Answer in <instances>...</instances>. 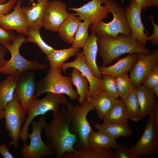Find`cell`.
<instances>
[{
  "mask_svg": "<svg viewBox=\"0 0 158 158\" xmlns=\"http://www.w3.org/2000/svg\"><path fill=\"white\" fill-rule=\"evenodd\" d=\"M53 116L44 128V134L56 158H61L65 153L77 150L74 145L78 143L77 135L70 131L71 120L65 108L60 109Z\"/></svg>",
  "mask_w": 158,
  "mask_h": 158,
  "instance_id": "obj_1",
  "label": "cell"
},
{
  "mask_svg": "<svg viewBox=\"0 0 158 158\" xmlns=\"http://www.w3.org/2000/svg\"><path fill=\"white\" fill-rule=\"evenodd\" d=\"M98 50L102 60V66L110 65L121 55L126 53H141L150 54L151 51L140 44L134 38L124 34L116 38L96 35Z\"/></svg>",
  "mask_w": 158,
  "mask_h": 158,
  "instance_id": "obj_2",
  "label": "cell"
},
{
  "mask_svg": "<svg viewBox=\"0 0 158 158\" xmlns=\"http://www.w3.org/2000/svg\"><path fill=\"white\" fill-rule=\"evenodd\" d=\"M25 35H16L12 43L4 46L10 52L11 57L6 60L4 66L0 68V73L18 77L22 74L30 70H42L47 65L37 60L29 61L25 59L20 54L19 49L24 43Z\"/></svg>",
  "mask_w": 158,
  "mask_h": 158,
  "instance_id": "obj_3",
  "label": "cell"
},
{
  "mask_svg": "<svg viewBox=\"0 0 158 158\" xmlns=\"http://www.w3.org/2000/svg\"><path fill=\"white\" fill-rule=\"evenodd\" d=\"M109 7L113 16V20L106 23L99 22L91 28L96 35H105L116 38L120 34L131 36L132 33L126 16L124 9L115 0H104L103 3Z\"/></svg>",
  "mask_w": 158,
  "mask_h": 158,
  "instance_id": "obj_4",
  "label": "cell"
},
{
  "mask_svg": "<svg viewBox=\"0 0 158 158\" xmlns=\"http://www.w3.org/2000/svg\"><path fill=\"white\" fill-rule=\"evenodd\" d=\"M65 105L66 110L71 120L70 125L72 130L79 138V142L75 148L79 150L89 147L87 138L93 130L87 116L90 111L94 109V107L87 99L80 106H74L69 102Z\"/></svg>",
  "mask_w": 158,
  "mask_h": 158,
  "instance_id": "obj_5",
  "label": "cell"
},
{
  "mask_svg": "<svg viewBox=\"0 0 158 158\" xmlns=\"http://www.w3.org/2000/svg\"><path fill=\"white\" fill-rule=\"evenodd\" d=\"M61 68H50L47 75L36 85L35 98L45 92L66 94L71 100H77L79 96L74 89L71 77L61 74Z\"/></svg>",
  "mask_w": 158,
  "mask_h": 158,
  "instance_id": "obj_6",
  "label": "cell"
},
{
  "mask_svg": "<svg viewBox=\"0 0 158 158\" xmlns=\"http://www.w3.org/2000/svg\"><path fill=\"white\" fill-rule=\"evenodd\" d=\"M68 102L63 94L47 92L46 95L41 99L35 98L31 103L20 136V138L24 142L26 141L29 133L28 128L31 121L39 115H44L49 111L53 113L54 116L58 112L61 105H66Z\"/></svg>",
  "mask_w": 158,
  "mask_h": 158,
  "instance_id": "obj_7",
  "label": "cell"
},
{
  "mask_svg": "<svg viewBox=\"0 0 158 158\" xmlns=\"http://www.w3.org/2000/svg\"><path fill=\"white\" fill-rule=\"evenodd\" d=\"M30 123L32 131L28 136L30 144L28 145L26 141L24 142L22 155L25 158H42L54 155L51 146L46 145L41 137L42 130L47 124L45 115H41L37 121L34 118Z\"/></svg>",
  "mask_w": 158,
  "mask_h": 158,
  "instance_id": "obj_8",
  "label": "cell"
},
{
  "mask_svg": "<svg viewBox=\"0 0 158 158\" xmlns=\"http://www.w3.org/2000/svg\"><path fill=\"white\" fill-rule=\"evenodd\" d=\"M4 111L5 128L12 139L10 145H12L16 148L21 132L22 125L27 118L21 109L18 99L14 94L12 99L6 104Z\"/></svg>",
  "mask_w": 158,
  "mask_h": 158,
  "instance_id": "obj_9",
  "label": "cell"
},
{
  "mask_svg": "<svg viewBox=\"0 0 158 158\" xmlns=\"http://www.w3.org/2000/svg\"><path fill=\"white\" fill-rule=\"evenodd\" d=\"M36 71H27L18 77L14 93L19 100L22 111L25 114L28 115L30 105L36 98Z\"/></svg>",
  "mask_w": 158,
  "mask_h": 158,
  "instance_id": "obj_10",
  "label": "cell"
},
{
  "mask_svg": "<svg viewBox=\"0 0 158 158\" xmlns=\"http://www.w3.org/2000/svg\"><path fill=\"white\" fill-rule=\"evenodd\" d=\"M136 158L158 154V135L155 133L152 120L147 119L143 133L139 140L129 148Z\"/></svg>",
  "mask_w": 158,
  "mask_h": 158,
  "instance_id": "obj_11",
  "label": "cell"
},
{
  "mask_svg": "<svg viewBox=\"0 0 158 158\" xmlns=\"http://www.w3.org/2000/svg\"><path fill=\"white\" fill-rule=\"evenodd\" d=\"M142 9L141 5L135 0H131L129 6L124 9L126 19L130 28L131 37L140 44L146 47L148 36L142 23L141 14Z\"/></svg>",
  "mask_w": 158,
  "mask_h": 158,
  "instance_id": "obj_12",
  "label": "cell"
},
{
  "mask_svg": "<svg viewBox=\"0 0 158 158\" xmlns=\"http://www.w3.org/2000/svg\"><path fill=\"white\" fill-rule=\"evenodd\" d=\"M104 0H91L80 7L68 8L70 10L75 12L81 20L91 22V28L95 26L99 22L107 18L111 13L109 7L102 6Z\"/></svg>",
  "mask_w": 158,
  "mask_h": 158,
  "instance_id": "obj_13",
  "label": "cell"
},
{
  "mask_svg": "<svg viewBox=\"0 0 158 158\" xmlns=\"http://www.w3.org/2000/svg\"><path fill=\"white\" fill-rule=\"evenodd\" d=\"M138 59L130 71V79L137 89L147 74L158 65V50L150 54L137 53Z\"/></svg>",
  "mask_w": 158,
  "mask_h": 158,
  "instance_id": "obj_14",
  "label": "cell"
},
{
  "mask_svg": "<svg viewBox=\"0 0 158 158\" xmlns=\"http://www.w3.org/2000/svg\"><path fill=\"white\" fill-rule=\"evenodd\" d=\"M71 13L66 11L65 3L57 0L49 1L44 13L43 27L45 30L57 32Z\"/></svg>",
  "mask_w": 158,
  "mask_h": 158,
  "instance_id": "obj_15",
  "label": "cell"
},
{
  "mask_svg": "<svg viewBox=\"0 0 158 158\" xmlns=\"http://www.w3.org/2000/svg\"><path fill=\"white\" fill-rule=\"evenodd\" d=\"M70 68L78 69L82 75L88 80L89 90L87 98L102 91L101 87L102 79L97 77L92 72L85 61L83 51L78 54L74 61L65 63L61 69L62 71L66 74V70Z\"/></svg>",
  "mask_w": 158,
  "mask_h": 158,
  "instance_id": "obj_16",
  "label": "cell"
},
{
  "mask_svg": "<svg viewBox=\"0 0 158 158\" xmlns=\"http://www.w3.org/2000/svg\"><path fill=\"white\" fill-rule=\"evenodd\" d=\"M22 3L21 0H17L12 12L0 16V27L6 30H15L19 34L27 36L29 28L21 10Z\"/></svg>",
  "mask_w": 158,
  "mask_h": 158,
  "instance_id": "obj_17",
  "label": "cell"
},
{
  "mask_svg": "<svg viewBox=\"0 0 158 158\" xmlns=\"http://www.w3.org/2000/svg\"><path fill=\"white\" fill-rule=\"evenodd\" d=\"M49 0H37L31 6H22L21 10L27 19L29 28L40 30L43 27L45 10Z\"/></svg>",
  "mask_w": 158,
  "mask_h": 158,
  "instance_id": "obj_18",
  "label": "cell"
},
{
  "mask_svg": "<svg viewBox=\"0 0 158 158\" xmlns=\"http://www.w3.org/2000/svg\"><path fill=\"white\" fill-rule=\"evenodd\" d=\"M138 59L137 53L129 54L125 57L118 59L114 64L98 67L102 75H107L114 77L128 73L131 69Z\"/></svg>",
  "mask_w": 158,
  "mask_h": 158,
  "instance_id": "obj_19",
  "label": "cell"
},
{
  "mask_svg": "<svg viewBox=\"0 0 158 158\" xmlns=\"http://www.w3.org/2000/svg\"><path fill=\"white\" fill-rule=\"evenodd\" d=\"M86 42L83 47V52L85 61L90 70L97 77L102 79L97 66L96 59L98 52L97 38L95 32L92 31Z\"/></svg>",
  "mask_w": 158,
  "mask_h": 158,
  "instance_id": "obj_20",
  "label": "cell"
},
{
  "mask_svg": "<svg viewBox=\"0 0 158 158\" xmlns=\"http://www.w3.org/2000/svg\"><path fill=\"white\" fill-rule=\"evenodd\" d=\"M94 127L98 131L103 132L114 139L121 137H128L133 132L128 122L124 123H97Z\"/></svg>",
  "mask_w": 158,
  "mask_h": 158,
  "instance_id": "obj_21",
  "label": "cell"
},
{
  "mask_svg": "<svg viewBox=\"0 0 158 158\" xmlns=\"http://www.w3.org/2000/svg\"><path fill=\"white\" fill-rule=\"evenodd\" d=\"M86 99L96 111L98 118L103 120L111 109L117 99L102 91Z\"/></svg>",
  "mask_w": 158,
  "mask_h": 158,
  "instance_id": "obj_22",
  "label": "cell"
},
{
  "mask_svg": "<svg viewBox=\"0 0 158 158\" xmlns=\"http://www.w3.org/2000/svg\"><path fill=\"white\" fill-rule=\"evenodd\" d=\"M137 97L140 107L142 119L147 115L150 116L151 112L156 103V97L152 89L143 85L137 89Z\"/></svg>",
  "mask_w": 158,
  "mask_h": 158,
  "instance_id": "obj_23",
  "label": "cell"
},
{
  "mask_svg": "<svg viewBox=\"0 0 158 158\" xmlns=\"http://www.w3.org/2000/svg\"><path fill=\"white\" fill-rule=\"evenodd\" d=\"M63 158H115L114 152L110 149L96 147H89L75 152L65 153Z\"/></svg>",
  "mask_w": 158,
  "mask_h": 158,
  "instance_id": "obj_24",
  "label": "cell"
},
{
  "mask_svg": "<svg viewBox=\"0 0 158 158\" xmlns=\"http://www.w3.org/2000/svg\"><path fill=\"white\" fill-rule=\"evenodd\" d=\"M80 51V48H75L72 46L69 48L63 49H54L46 55V59L49 62L50 68H61L67 60L71 57L76 56Z\"/></svg>",
  "mask_w": 158,
  "mask_h": 158,
  "instance_id": "obj_25",
  "label": "cell"
},
{
  "mask_svg": "<svg viewBox=\"0 0 158 158\" xmlns=\"http://www.w3.org/2000/svg\"><path fill=\"white\" fill-rule=\"evenodd\" d=\"M75 13H72L60 26L58 32L61 38L64 42L72 44L81 20L76 16Z\"/></svg>",
  "mask_w": 158,
  "mask_h": 158,
  "instance_id": "obj_26",
  "label": "cell"
},
{
  "mask_svg": "<svg viewBox=\"0 0 158 158\" xmlns=\"http://www.w3.org/2000/svg\"><path fill=\"white\" fill-rule=\"evenodd\" d=\"M70 75L72 84L75 86L76 91L79 97L78 102L81 105L88 97L89 90V82L76 68H73Z\"/></svg>",
  "mask_w": 158,
  "mask_h": 158,
  "instance_id": "obj_27",
  "label": "cell"
},
{
  "mask_svg": "<svg viewBox=\"0 0 158 158\" xmlns=\"http://www.w3.org/2000/svg\"><path fill=\"white\" fill-rule=\"evenodd\" d=\"M18 80V77L8 75L0 82V106L4 109L13 97Z\"/></svg>",
  "mask_w": 158,
  "mask_h": 158,
  "instance_id": "obj_28",
  "label": "cell"
},
{
  "mask_svg": "<svg viewBox=\"0 0 158 158\" xmlns=\"http://www.w3.org/2000/svg\"><path fill=\"white\" fill-rule=\"evenodd\" d=\"M124 100L117 99L112 107L103 119V123H124L129 120Z\"/></svg>",
  "mask_w": 158,
  "mask_h": 158,
  "instance_id": "obj_29",
  "label": "cell"
},
{
  "mask_svg": "<svg viewBox=\"0 0 158 158\" xmlns=\"http://www.w3.org/2000/svg\"><path fill=\"white\" fill-rule=\"evenodd\" d=\"M87 141L90 147H96L107 149L115 147L117 143L105 133L101 131H92L88 135Z\"/></svg>",
  "mask_w": 158,
  "mask_h": 158,
  "instance_id": "obj_30",
  "label": "cell"
},
{
  "mask_svg": "<svg viewBox=\"0 0 158 158\" xmlns=\"http://www.w3.org/2000/svg\"><path fill=\"white\" fill-rule=\"evenodd\" d=\"M124 101L129 119L135 122L142 119L137 99V89L135 87Z\"/></svg>",
  "mask_w": 158,
  "mask_h": 158,
  "instance_id": "obj_31",
  "label": "cell"
},
{
  "mask_svg": "<svg viewBox=\"0 0 158 158\" xmlns=\"http://www.w3.org/2000/svg\"><path fill=\"white\" fill-rule=\"evenodd\" d=\"M115 78L119 96L125 100L135 86L130 79L128 73L115 77Z\"/></svg>",
  "mask_w": 158,
  "mask_h": 158,
  "instance_id": "obj_32",
  "label": "cell"
},
{
  "mask_svg": "<svg viewBox=\"0 0 158 158\" xmlns=\"http://www.w3.org/2000/svg\"><path fill=\"white\" fill-rule=\"evenodd\" d=\"M27 36L25 38L24 43L28 42L35 43L46 55L54 49L43 40L40 35L39 30L29 28V33Z\"/></svg>",
  "mask_w": 158,
  "mask_h": 158,
  "instance_id": "obj_33",
  "label": "cell"
},
{
  "mask_svg": "<svg viewBox=\"0 0 158 158\" xmlns=\"http://www.w3.org/2000/svg\"><path fill=\"white\" fill-rule=\"evenodd\" d=\"M91 24V22L87 20L80 23L71 44L72 46L77 48H82L89 36L88 30Z\"/></svg>",
  "mask_w": 158,
  "mask_h": 158,
  "instance_id": "obj_34",
  "label": "cell"
},
{
  "mask_svg": "<svg viewBox=\"0 0 158 158\" xmlns=\"http://www.w3.org/2000/svg\"><path fill=\"white\" fill-rule=\"evenodd\" d=\"M101 87L102 91L111 97L116 99L118 98L115 77L107 75H102Z\"/></svg>",
  "mask_w": 158,
  "mask_h": 158,
  "instance_id": "obj_35",
  "label": "cell"
},
{
  "mask_svg": "<svg viewBox=\"0 0 158 158\" xmlns=\"http://www.w3.org/2000/svg\"><path fill=\"white\" fill-rule=\"evenodd\" d=\"M142 84L146 87L150 89L158 85V65L147 74L143 79Z\"/></svg>",
  "mask_w": 158,
  "mask_h": 158,
  "instance_id": "obj_36",
  "label": "cell"
},
{
  "mask_svg": "<svg viewBox=\"0 0 158 158\" xmlns=\"http://www.w3.org/2000/svg\"><path fill=\"white\" fill-rule=\"evenodd\" d=\"M114 148L115 158H136L130 148L126 146L117 143Z\"/></svg>",
  "mask_w": 158,
  "mask_h": 158,
  "instance_id": "obj_37",
  "label": "cell"
},
{
  "mask_svg": "<svg viewBox=\"0 0 158 158\" xmlns=\"http://www.w3.org/2000/svg\"><path fill=\"white\" fill-rule=\"evenodd\" d=\"M15 35L12 31L6 30L0 27V44L5 46L11 44Z\"/></svg>",
  "mask_w": 158,
  "mask_h": 158,
  "instance_id": "obj_38",
  "label": "cell"
},
{
  "mask_svg": "<svg viewBox=\"0 0 158 158\" xmlns=\"http://www.w3.org/2000/svg\"><path fill=\"white\" fill-rule=\"evenodd\" d=\"M154 17L153 15L149 16V18L153 25V31L152 34L148 36V40L150 41L153 45L155 46L158 45V26L154 22Z\"/></svg>",
  "mask_w": 158,
  "mask_h": 158,
  "instance_id": "obj_39",
  "label": "cell"
},
{
  "mask_svg": "<svg viewBox=\"0 0 158 158\" xmlns=\"http://www.w3.org/2000/svg\"><path fill=\"white\" fill-rule=\"evenodd\" d=\"M17 1V0H9L4 4H0V16L10 13Z\"/></svg>",
  "mask_w": 158,
  "mask_h": 158,
  "instance_id": "obj_40",
  "label": "cell"
},
{
  "mask_svg": "<svg viewBox=\"0 0 158 158\" xmlns=\"http://www.w3.org/2000/svg\"><path fill=\"white\" fill-rule=\"evenodd\" d=\"M150 116L152 118L154 130L156 134L158 135V102L156 103L152 109Z\"/></svg>",
  "mask_w": 158,
  "mask_h": 158,
  "instance_id": "obj_41",
  "label": "cell"
},
{
  "mask_svg": "<svg viewBox=\"0 0 158 158\" xmlns=\"http://www.w3.org/2000/svg\"><path fill=\"white\" fill-rule=\"evenodd\" d=\"M0 153L4 158H14L13 154L10 152L8 147L4 143L0 145Z\"/></svg>",
  "mask_w": 158,
  "mask_h": 158,
  "instance_id": "obj_42",
  "label": "cell"
},
{
  "mask_svg": "<svg viewBox=\"0 0 158 158\" xmlns=\"http://www.w3.org/2000/svg\"><path fill=\"white\" fill-rule=\"evenodd\" d=\"M7 50L4 45L0 44V68L3 67L6 61L5 58Z\"/></svg>",
  "mask_w": 158,
  "mask_h": 158,
  "instance_id": "obj_43",
  "label": "cell"
},
{
  "mask_svg": "<svg viewBox=\"0 0 158 158\" xmlns=\"http://www.w3.org/2000/svg\"><path fill=\"white\" fill-rule=\"evenodd\" d=\"M142 6V9L145 10L149 6V0H135Z\"/></svg>",
  "mask_w": 158,
  "mask_h": 158,
  "instance_id": "obj_44",
  "label": "cell"
},
{
  "mask_svg": "<svg viewBox=\"0 0 158 158\" xmlns=\"http://www.w3.org/2000/svg\"><path fill=\"white\" fill-rule=\"evenodd\" d=\"M158 6V0H149V7H154L157 8Z\"/></svg>",
  "mask_w": 158,
  "mask_h": 158,
  "instance_id": "obj_45",
  "label": "cell"
},
{
  "mask_svg": "<svg viewBox=\"0 0 158 158\" xmlns=\"http://www.w3.org/2000/svg\"><path fill=\"white\" fill-rule=\"evenodd\" d=\"M5 109L1 108L0 106V121L4 117Z\"/></svg>",
  "mask_w": 158,
  "mask_h": 158,
  "instance_id": "obj_46",
  "label": "cell"
},
{
  "mask_svg": "<svg viewBox=\"0 0 158 158\" xmlns=\"http://www.w3.org/2000/svg\"><path fill=\"white\" fill-rule=\"evenodd\" d=\"M156 98H158V85L156 86L152 89Z\"/></svg>",
  "mask_w": 158,
  "mask_h": 158,
  "instance_id": "obj_47",
  "label": "cell"
},
{
  "mask_svg": "<svg viewBox=\"0 0 158 158\" xmlns=\"http://www.w3.org/2000/svg\"><path fill=\"white\" fill-rule=\"evenodd\" d=\"M7 0H0V4H3L6 2Z\"/></svg>",
  "mask_w": 158,
  "mask_h": 158,
  "instance_id": "obj_48",
  "label": "cell"
},
{
  "mask_svg": "<svg viewBox=\"0 0 158 158\" xmlns=\"http://www.w3.org/2000/svg\"><path fill=\"white\" fill-rule=\"evenodd\" d=\"M35 0H30L29 2L28 3V5H30L32 2H34Z\"/></svg>",
  "mask_w": 158,
  "mask_h": 158,
  "instance_id": "obj_49",
  "label": "cell"
}]
</instances>
